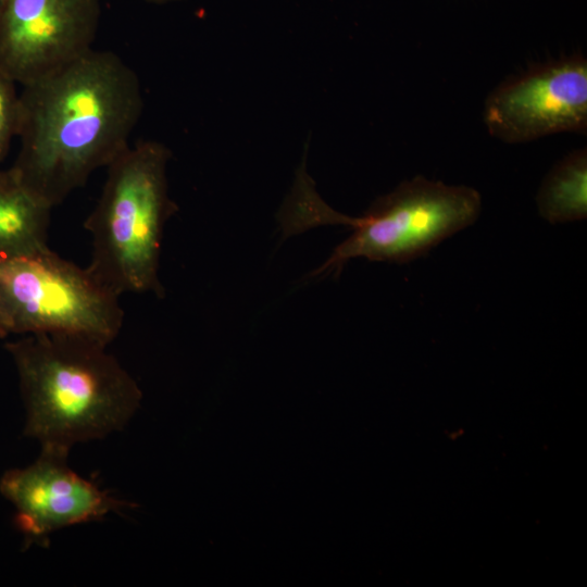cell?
<instances>
[{
    "instance_id": "14",
    "label": "cell",
    "mask_w": 587,
    "mask_h": 587,
    "mask_svg": "<svg viewBox=\"0 0 587 587\" xmlns=\"http://www.w3.org/2000/svg\"><path fill=\"white\" fill-rule=\"evenodd\" d=\"M146 1L155 3V4H164V3H170V2L180 1V0H146Z\"/></svg>"
},
{
    "instance_id": "3",
    "label": "cell",
    "mask_w": 587,
    "mask_h": 587,
    "mask_svg": "<svg viewBox=\"0 0 587 587\" xmlns=\"http://www.w3.org/2000/svg\"><path fill=\"white\" fill-rule=\"evenodd\" d=\"M170 150L154 140L129 145L107 168L100 197L84 222L89 270L114 292L162 297L163 230L177 205L168 195Z\"/></svg>"
},
{
    "instance_id": "12",
    "label": "cell",
    "mask_w": 587,
    "mask_h": 587,
    "mask_svg": "<svg viewBox=\"0 0 587 587\" xmlns=\"http://www.w3.org/2000/svg\"><path fill=\"white\" fill-rule=\"evenodd\" d=\"M13 180L9 170L3 171L0 168V188L9 185Z\"/></svg>"
},
{
    "instance_id": "4",
    "label": "cell",
    "mask_w": 587,
    "mask_h": 587,
    "mask_svg": "<svg viewBox=\"0 0 587 587\" xmlns=\"http://www.w3.org/2000/svg\"><path fill=\"white\" fill-rule=\"evenodd\" d=\"M480 193L469 186L447 185L416 175L377 198L360 217L326 203L314 214L317 226L345 225L351 235L311 275H336L351 259L408 263L476 222Z\"/></svg>"
},
{
    "instance_id": "5",
    "label": "cell",
    "mask_w": 587,
    "mask_h": 587,
    "mask_svg": "<svg viewBox=\"0 0 587 587\" xmlns=\"http://www.w3.org/2000/svg\"><path fill=\"white\" fill-rule=\"evenodd\" d=\"M120 297L88 266L50 248L0 260V314L9 335H74L110 345L123 327Z\"/></svg>"
},
{
    "instance_id": "8",
    "label": "cell",
    "mask_w": 587,
    "mask_h": 587,
    "mask_svg": "<svg viewBox=\"0 0 587 587\" xmlns=\"http://www.w3.org/2000/svg\"><path fill=\"white\" fill-rule=\"evenodd\" d=\"M67 455L40 449L32 464L0 478V492L13 505L15 526L29 544L46 545L58 530L134 508L75 473Z\"/></svg>"
},
{
    "instance_id": "11",
    "label": "cell",
    "mask_w": 587,
    "mask_h": 587,
    "mask_svg": "<svg viewBox=\"0 0 587 587\" xmlns=\"http://www.w3.org/2000/svg\"><path fill=\"white\" fill-rule=\"evenodd\" d=\"M16 85L0 68V162L7 157L12 140L18 134L21 102Z\"/></svg>"
},
{
    "instance_id": "2",
    "label": "cell",
    "mask_w": 587,
    "mask_h": 587,
    "mask_svg": "<svg viewBox=\"0 0 587 587\" xmlns=\"http://www.w3.org/2000/svg\"><path fill=\"white\" fill-rule=\"evenodd\" d=\"M100 341L55 334L21 335L4 348L16 369L24 434L40 449L72 447L124 428L140 407L136 379Z\"/></svg>"
},
{
    "instance_id": "6",
    "label": "cell",
    "mask_w": 587,
    "mask_h": 587,
    "mask_svg": "<svg viewBox=\"0 0 587 587\" xmlns=\"http://www.w3.org/2000/svg\"><path fill=\"white\" fill-rule=\"evenodd\" d=\"M483 120L489 135L524 143L587 130V61L573 55L536 66L495 88Z\"/></svg>"
},
{
    "instance_id": "9",
    "label": "cell",
    "mask_w": 587,
    "mask_h": 587,
    "mask_svg": "<svg viewBox=\"0 0 587 587\" xmlns=\"http://www.w3.org/2000/svg\"><path fill=\"white\" fill-rule=\"evenodd\" d=\"M51 208L12 180L0 188V260L48 247Z\"/></svg>"
},
{
    "instance_id": "7",
    "label": "cell",
    "mask_w": 587,
    "mask_h": 587,
    "mask_svg": "<svg viewBox=\"0 0 587 587\" xmlns=\"http://www.w3.org/2000/svg\"><path fill=\"white\" fill-rule=\"evenodd\" d=\"M99 0H5L0 16V68L25 86L90 51Z\"/></svg>"
},
{
    "instance_id": "10",
    "label": "cell",
    "mask_w": 587,
    "mask_h": 587,
    "mask_svg": "<svg viewBox=\"0 0 587 587\" xmlns=\"http://www.w3.org/2000/svg\"><path fill=\"white\" fill-rule=\"evenodd\" d=\"M536 203L541 217L551 224L586 218L587 152L574 150L553 165L544 178Z\"/></svg>"
},
{
    "instance_id": "15",
    "label": "cell",
    "mask_w": 587,
    "mask_h": 587,
    "mask_svg": "<svg viewBox=\"0 0 587 587\" xmlns=\"http://www.w3.org/2000/svg\"><path fill=\"white\" fill-rule=\"evenodd\" d=\"M4 2H5V0H0V16H1V13H2V10H3Z\"/></svg>"
},
{
    "instance_id": "13",
    "label": "cell",
    "mask_w": 587,
    "mask_h": 587,
    "mask_svg": "<svg viewBox=\"0 0 587 587\" xmlns=\"http://www.w3.org/2000/svg\"><path fill=\"white\" fill-rule=\"evenodd\" d=\"M7 336H9V333L7 330L2 316L0 314V338L7 337Z\"/></svg>"
},
{
    "instance_id": "1",
    "label": "cell",
    "mask_w": 587,
    "mask_h": 587,
    "mask_svg": "<svg viewBox=\"0 0 587 587\" xmlns=\"http://www.w3.org/2000/svg\"><path fill=\"white\" fill-rule=\"evenodd\" d=\"M22 88L9 172L53 209L130 145L143 110L140 82L120 55L91 49Z\"/></svg>"
}]
</instances>
